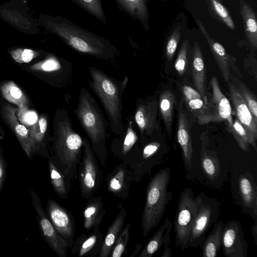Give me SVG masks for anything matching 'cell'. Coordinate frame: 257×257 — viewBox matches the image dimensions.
Wrapping results in <instances>:
<instances>
[{
  "label": "cell",
  "mask_w": 257,
  "mask_h": 257,
  "mask_svg": "<svg viewBox=\"0 0 257 257\" xmlns=\"http://www.w3.org/2000/svg\"><path fill=\"white\" fill-rule=\"evenodd\" d=\"M40 26L59 37L78 53L113 62L120 54L107 39L85 29L60 16L40 13L37 20Z\"/></svg>",
  "instance_id": "6da1fadb"
},
{
  "label": "cell",
  "mask_w": 257,
  "mask_h": 257,
  "mask_svg": "<svg viewBox=\"0 0 257 257\" xmlns=\"http://www.w3.org/2000/svg\"><path fill=\"white\" fill-rule=\"evenodd\" d=\"M53 161L69 185L77 177V170L82 155L84 138L73 128L64 108H57L53 122Z\"/></svg>",
  "instance_id": "7a4b0ae2"
},
{
  "label": "cell",
  "mask_w": 257,
  "mask_h": 257,
  "mask_svg": "<svg viewBox=\"0 0 257 257\" xmlns=\"http://www.w3.org/2000/svg\"><path fill=\"white\" fill-rule=\"evenodd\" d=\"M74 113L96 157L105 168L108 160V122L95 99L84 87L80 89Z\"/></svg>",
  "instance_id": "3957f363"
},
{
  "label": "cell",
  "mask_w": 257,
  "mask_h": 257,
  "mask_svg": "<svg viewBox=\"0 0 257 257\" xmlns=\"http://www.w3.org/2000/svg\"><path fill=\"white\" fill-rule=\"evenodd\" d=\"M88 71L91 79L88 83L105 110L110 130L115 135H119L124 128L122 113L123 96L128 78L125 76L123 80H118L93 66L89 67Z\"/></svg>",
  "instance_id": "277c9868"
},
{
  "label": "cell",
  "mask_w": 257,
  "mask_h": 257,
  "mask_svg": "<svg viewBox=\"0 0 257 257\" xmlns=\"http://www.w3.org/2000/svg\"><path fill=\"white\" fill-rule=\"evenodd\" d=\"M170 180V169L166 167L160 169L148 184L141 219L144 237H147L150 231L159 224L167 205L172 199V192L168 190Z\"/></svg>",
  "instance_id": "5b68a950"
},
{
  "label": "cell",
  "mask_w": 257,
  "mask_h": 257,
  "mask_svg": "<svg viewBox=\"0 0 257 257\" xmlns=\"http://www.w3.org/2000/svg\"><path fill=\"white\" fill-rule=\"evenodd\" d=\"M197 212L187 242L188 246L201 247L209 229L216 222L220 203L213 198L200 192L195 197Z\"/></svg>",
  "instance_id": "8992f818"
},
{
  "label": "cell",
  "mask_w": 257,
  "mask_h": 257,
  "mask_svg": "<svg viewBox=\"0 0 257 257\" xmlns=\"http://www.w3.org/2000/svg\"><path fill=\"white\" fill-rule=\"evenodd\" d=\"M197 212V203L191 188L180 193L174 223L175 244L182 250L188 248L187 242Z\"/></svg>",
  "instance_id": "52a82bcc"
},
{
  "label": "cell",
  "mask_w": 257,
  "mask_h": 257,
  "mask_svg": "<svg viewBox=\"0 0 257 257\" xmlns=\"http://www.w3.org/2000/svg\"><path fill=\"white\" fill-rule=\"evenodd\" d=\"M83 155L79 165V182L81 197L88 199L98 190L103 175L90 143L84 138Z\"/></svg>",
  "instance_id": "ba28073f"
},
{
  "label": "cell",
  "mask_w": 257,
  "mask_h": 257,
  "mask_svg": "<svg viewBox=\"0 0 257 257\" xmlns=\"http://www.w3.org/2000/svg\"><path fill=\"white\" fill-rule=\"evenodd\" d=\"M29 69L38 74L44 81L57 87L66 86L72 80L73 67L68 60L47 53L42 61L31 65Z\"/></svg>",
  "instance_id": "9c48e42d"
},
{
  "label": "cell",
  "mask_w": 257,
  "mask_h": 257,
  "mask_svg": "<svg viewBox=\"0 0 257 257\" xmlns=\"http://www.w3.org/2000/svg\"><path fill=\"white\" fill-rule=\"evenodd\" d=\"M157 135L140 143L137 155L127 164L132 170L134 182L138 183L145 175H151L152 169L162 162L166 153Z\"/></svg>",
  "instance_id": "30bf717a"
},
{
  "label": "cell",
  "mask_w": 257,
  "mask_h": 257,
  "mask_svg": "<svg viewBox=\"0 0 257 257\" xmlns=\"http://www.w3.org/2000/svg\"><path fill=\"white\" fill-rule=\"evenodd\" d=\"M28 4L20 0H9L0 5V19L26 34L39 33V24L29 12Z\"/></svg>",
  "instance_id": "8fae6325"
},
{
  "label": "cell",
  "mask_w": 257,
  "mask_h": 257,
  "mask_svg": "<svg viewBox=\"0 0 257 257\" xmlns=\"http://www.w3.org/2000/svg\"><path fill=\"white\" fill-rule=\"evenodd\" d=\"M158 107V102L154 99L137 101L132 115L139 132L140 144L158 134L160 130Z\"/></svg>",
  "instance_id": "7c38bea8"
},
{
  "label": "cell",
  "mask_w": 257,
  "mask_h": 257,
  "mask_svg": "<svg viewBox=\"0 0 257 257\" xmlns=\"http://www.w3.org/2000/svg\"><path fill=\"white\" fill-rule=\"evenodd\" d=\"M124 126L123 132L112 140L110 149L115 158L127 164L139 151L140 138L132 114Z\"/></svg>",
  "instance_id": "4fadbf2b"
},
{
  "label": "cell",
  "mask_w": 257,
  "mask_h": 257,
  "mask_svg": "<svg viewBox=\"0 0 257 257\" xmlns=\"http://www.w3.org/2000/svg\"><path fill=\"white\" fill-rule=\"evenodd\" d=\"M32 205L37 212V220L41 234L52 250L60 257H66L69 248L66 241L56 231L45 213L37 193L30 191Z\"/></svg>",
  "instance_id": "5bb4252c"
},
{
  "label": "cell",
  "mask_w": 257,
  "mask_h": 257,
  "mask_svg": "<svg viewBox=\"0 0 257 257\" xmlns=\"http://www.w3.org/2000/svg\"><path fill=\"white\" fill-rule=\"evenodd\" d=\"M211 97L208 101V110L211 122L224 121L230 133L233 124L231 106L229 100L222 92L217 78L213 76L210 81Z\"/></svg>",
  "instance_id": "9a60e30c"
},
{
  "label": "cell",
  "mask_w": 257,
  "mask_h": 257,
  "mask_svg": "<svg viewBox=\"0 0 257 257\" xmlns=\"http://www.w3.org/2000/svg\"><path fill=\"white\" fill-rule=\"evenodd\" d=\"M48 218L57 233L65 239L71 248L74 242L75 223L74 218L67 209L55 200L50 199L47 205Z\"/></svg>",
  "instance_id": "2e32d148"
},
{
  "label": "cell",
  "mask_w": 257,
  "mask_h": 257,
  "mask_svg": "<svg viewBox=\"0 0 257 257\" xmlns=\"http://www.w3.org/2000/svg\"><path fill=\"white\" fill-rule=\"evenodd\" d=\"M221 247L225 256L246 257L248 245L239 221L233 220L224 224Z\"/></svg>",
  "instance_id": "e0dca14e"
},
{
  "label": "cell",
  "mask_w": 257,
  "mask_h": 257,
  "mask_svg": "<svg viewBox=\"0 0 257 257\" xmlns=\"http://www.w3.org/2000/svg\"><path fill=\"white\" fill-rule=\"evenodd\" d=\"M189 117L182 98L178 107L177 141L181 147L184 166L188 173H193V151Z\"/></svg>",
  "instance_id": "ac0fdd59"
},
{
  "label": "cell",
  "mask_w": 257,
  "mask_h": 257,
  "mask_svg": "<svg viewBox=\"0 0 257 257\" xmlns=\"http://www.w3.org/2000/svg\"><path fill=\"white\" fill-rule=\"evenodd\" d=\"M196 22L206 39L224 80L227 83L229 82L231 77V71L233 70L240 75L239 70L235 65V58L228 54L224 47L220 43L211 38L203 24L199 19L196 20Z\"/></svg>",
  "instance_id": "d6986e66"
},
{
  "label": "cell",
  "mask_w": 257,
  "mask_h": 257,
  "mask_svg": "<svg viewBox=\"0 0 257 257\" xmlns=\"http://www.w3.org/2000/svg\"><path fill=\"white\" fill-rule=\"evenodd\" d=\"M133 182H134V177L132 170L122 162L116 165L106 178L108 191L114 197L123 199L128 198L131 184Z\"/></svg>",
  "instance_id": "ffe728a7"
},
{
  "label": "cell",
  "mask_w": 257,
  "mask_h": 257,
  "mask_svg": "<svg viewBox=\"0 0 257 257\" xmlns=\"http://www.w3.org/2000/svg\"><path fill=\"white\" fill-rule=\"evenodd\" d=\"M49 117L47 114H41L36 121L28 128L29 141L33 154H37L49 157L48 143L52 141L49 131Z\"/></svg>",
  "instance_id": "44dd1931"
},
{
  "label": "cell",
  "mask_w": 257,
  "mask_h": 257,
  "mask_svg": "<svg viewBox=\"0 0 257 257\" xmlns=\"http://www.w3.org/2000/svg\"><path fill=\"white\" fill-rule=\"evenodd\" d=\"M18 110L6 102H2L0 105V115L2 119L17 138L28 158L31 159L33 154L29 141V130L19 121L16 115Z\"/></svg>",
  "instance_id": "7402d4cb"
},
{
  "label": "cell",
  "mask_w": 257,
  "mask_h": 257,
  "mask_svg": "<svg viewBox=\"0 0 257 257\" xmlns=\"http://www.w3.org/2000/svg\"><path fill=\"white\" fill-rule=\"evenodd\" d=\"M229 92L236 118L246 130L256 151L257 123L237 88L230 84Z\"/></svg>",
  "instance_id": "603a6c76"
},
{
  "label": "cell",
  "mask_w": 257,
  "mask_h": 257,
  "mask_svg": "<svg viewBox=\"0 0 257 257\" xmlns=\"http://www.w3.org/2000/svg\"><path fill=\"white\" fill-rule=\"evenodd\" d=\"M181 91L187 110L193 115L197 122L200 124L211 122L208 98L203 97L196 89L190 86H183Z\"/></svg>",
  "instance_id": "cb8c5ba5"
},
{
  "label": "cell",
  "mask_w": 257,
  "mask_h": 257,
  "mask_svg": "<svg viewBox=\"0 0 257 257\" xmlns=\"http://www.w3.org/2000/svg\"><path fill=\"white\" fill-rule=\"evenodd\" d=\"M103 236L99 227L94 228L90 234H81L74 241L70 248L71 253L79 256H98Z\"/></svg>",
  "instance_id": "d4e9b609"
},
{
  "label": "cell",
  "mask_w": 257,
  "mask_h": 257,
  "mask_svg": "<svg viewBox=\"0 0 257 257\" xmlns=\"http://www.w3.org/2000/svg\"><path fill=\"white\" fill-rule=\"evenodd\" d=\"M238 192L242 204L256 220L257 187L253 176L249 173L241 174L238 179Z\"/></svg>",
  "instance_id": "484cf974"
},
{
  "label": "cell",
  "mask_w": 257,
  "mask_h": 257,
  "mask_svg": "<svg viewBox=\"0 0 257 257\" xmlns=\"http://www.w3.org/2000/svg\"><path fill=\"white\" fill-rule=\"evenodd\" d=\"M192 72L195 89L203 97L207 98L206 67L202 50L196 41L194 42L193 47Z\"/></svg>",
  "instance_id": "4316f807"
},
{
  "label": "cell",
  "mask_w": 257,
  "mask_h": 257,
  "mask_svg": "<svg viewBox=\"0 0 257 257\" xmlns=\"http://www.w3.org/2000/svg\"><path fill=\"white\" fill-rule=\"evenodd\" d=\"M105 214L101 196H92L87 199L83 210V227L86 230L99 227Z\"/></svg>",
  "instance_id": "83f0119b"
},
{
  "label": "cell",
  "mask_w": 257,
  "mask_h": 257,
  "mask_svg": "<svg viewBox=\"0 0 257 257\" xmlns=\"http://www.w3.org/2000/svg\"><path fill=\"white\" fill-rule=\"evenodd\" d=\"M126 215L125 209L122 208L103 236L101 248L98 256H109L115 242L123 229Z\"/></svg>",
  "instance_id": "f1b7e54d"
},
{
  "label": "cell",
  "mask_w": 257,
  "mask_h": 257,
  "mask_svg": "<svg viewBox=\"0 0 257 257\" xmlns=\"http://www.w3.org/2000/svg\"><path fill=\"white\" fill-rule=\"evenodd\" d=\"M172 228V224L170 219L166 218L162 225L148 240L139 256L152 257L163 245L165 243H169L170 234Z\"/></svg>",
  "instance_id": "f546056e"
},
{
  "label": "cell",
  "mask_w": 257,
  "mask_h": 257,
  "mask_svg": "<svg viewBox=\"0 0 257 257\" xmlns=\"http://www.w3.org/2000/svg\"><path fill=\"white\" fill-rule=\"evenodd\" d=\"M241 16L246 38L251 48H257V22L256 14L250 5L244 0H239Z\"/></svg>",
  "instance_id": "4dcf8cb0"
},
{
  "label": "cell",
  "mask_w": 257,
  "mask_h": 257,
  "mask_svg": "<svg viewBox=\"0 0 257 257\" xmlns=\"http://www.w3.org/2000/svg\"><path fill=\"white\" fill-rule=\"evenodd\" d=\"M118 8L130 16L134 20H138L145 29H149V11L147 0H115Z\"/></svg>",
  "instance_id": "1f68e13d"
},
{
  "label": "cell",
  "mask_w": 257,
  "mask_h": 257,
  "mask_svg": "<svg viewBox=\"0 0 257 257\" xmlns=\"http://www.w3.org/2000/svg\"><path fill=\"white\" fill-rule=\"evenodd\" d=\"M0 91L6 100L18 106V110L22 113L28 111L30 106L28 97L14 81L8 80L1 83Z\"/></svg>",
  "instance_id": "d6a6232c"
},
{
  "label": "cell",
  "mask_w": 257,
  "mask_h": 257,
  "mask_svg": "<svg viewBox=\"0 0 257 257\" xmlns=\"http://www.w3.org/2000/svg\"><path fill=\"white\" fill-rule=\"evenodd\" d=\"M206 138V135L202 134L201 166L207 178L211 181H214L220 173V164L216 153L207 149Z\"/></svg>",
  "instance_id": "836d02e7"
},
{
  "label": "cell",
  "mask_w": 257,
  "mask_h": 257,
  "mask_svg": "<svg viewBox=\"0 0 257 257\" xmlns=\"http://www.w3.org/2000/svg\"><path fill=\"white\" fill-rule=\"evenodd\" d=\"M224 223L217 221L213 225L212 230L206 236L201 247L202 256L215 257L219 251L222 244V236Z\"/></svg>",
  "instance_id": "e575fe53"
},
{
  "label": "cell",
  "mask_w": 257,
  "mask_h": 257,
  "mask_svg": "<svg viewBox=\"0 0 257 257\" xmlns=\"http://www.w3.org/2000/svg\"><path fill=\"white\" fill-rule=\"evenodd\" d=\"M175 102V95L170 90H164L160 94L158 104L169 137L172 134Z\"/></svg>",
  "instance_id": "d590c367"
},
{
  "label": "cell",
  "mask_w": 257,
  "mask_h": 257,
  "mask_svg": "<svg viewBox=\"0 0 257 257\" xmlns=\"http://www.w3.org/2000/svg\"><path fill=\"white\" fill-rule=\"evenodd\" d=\"M48 166L51 184L56 193L62 198H67L71 185L56 166L51 157H48Z\"/></svg>",
  "instance_id": "8d00e7d4"
},
{
  "label": "cell",
  "mask_w": 257,
  "mask_h": 257,
  "mask_svg": "<svg viewBox=\"0 0 257 257\" xmlns=\"http://www.w3.org/2000/svg\"><path fill=\"white\" fill-rule=\"evenodd\" d=\"M12 58L18 63H28L37 57H45L48 53L33 48L15 47L8 49Z\"/></svg>",
  "instance_id": "74e56055"
},
{
  "label": "cell",
  "mask_w": 257,
  "mask_h": 257,
  "mask_svg": "<svg viewBox=\"0 0 257 257\" xmlns=\"http://www.w3.org/2000/svg\"><path fill=\"white\" fill-rule=\"evenodd\" d=\"M230 133L233 135L238 145L244 152L249 150L250 145L254 148L246 130L236 118L233 119V124Z\"/></svg>",
  "instance_id": "f35d334b"
},
{
  "label": "cell",
  "mask_w": 257,
  "mask_h": 257,
  "mask_svg": "<svg viewBox=\"0 0 257 257\" xmlns=\"http://www.w3.org/2000/svg\"><path fill=\"white\" fill-rule=\"evenodd\" d=\"M71 1L102 22L106 23V18L101 0Z\"/></svg>",
  "instance_id": "ab89813d"
},
{
  "label": "cell",
  "mask_w": 257,
  "mask_h": 257,
  "mask_svg": "<svg viewBox=\"0 0 257 257\" xmlns=\"http://www.w3.org/2000/svg\"><path fill=\"white\" fill-rule=\"evenodd\" d=\"M130 225L123 228L110 252V257H121L127 253L126 247L130 238Z\"/></svg>",
  "instance_id": "60d3db41"
},
{
  "label": "cell",
  "mask_w": 257,
  "mask_h": 257,
  "mask_svg": "<svg viewBox=\"0 0 257 257\" xmlns=\"http://www.w3.org/2000/svg\"><path fill=\"white\" fill-rule=\"evenodd\" d=\"M210 6L214 14L227 27L235 29L234 22L227 9L219 0H209Z\"/></svg>",
  "instance_id": "b9f144b4"
},
{
  "label": "cell",
  "mask_w": 257,
  "mask_h": 257,
  "mask_svg": "<svg viewBox=\"0 0 257 257\" xmlns=\"http://www.w3.org/2000/svg\"><path fill=\"white\" fill-rule=\"evenodd\" d=\"M189 48V42L186 39L182 43L174 63L175 68L180 76L184 75L187 69Z\"/></svg>",
  "instance_id": "7bdbcfd3"
},
{
  "label": "cell",
  "mask_w": 257,
  "mask_h": 257,
  "mask_svg": "<svg viewBox=\"0 0 257 257\" xmlns=\"http://www.w3.org/2000/svg\"><path fill=\"white\" fill-rule=\"evenodd\" d=\"M238 91L250 111L254 121L257 123V101L255 95L242 82L239 83Z\"/></svg>",
  "instance_id": "ee69618b"
},
{
  "label": "cell",
  "mask_w": 257,
  "mask_h": 257,
  "mask_svg": "<svg viewBox=\"0 0 257 257\" xmlns=\"http://www.w3.org/2000/svg\"><path fill=\"white\" fill-rule=\"evenodd\" d=\"M180 38L181 29L180 27H177L169 37L165 47V56L169 62L172 60Z\"/></svg>",
  "instance_id": "f6af8a7d"
},
{
  "label": "cell",
  "mask_w": 257,
  "mask_h": 257,
  "mask_svg": "<svg viewBox=\"0 0 257 257\" xmlns=\"http://www.w3.org/2000/svg\"><path fill=\"white\" fill-rule=\"evenodd\" d=\"M6 177V167L3 150L0 146V191L3 188Z\"/></svg>",
  "instance_id": "bcb514c9"
},
{
  "label": "cell",
  "mask_w": 257,
  "mask_h": 257,
  "mask_svg": "<svg viewBox=\"0 0 257 257\" xmlns=\"http://www.w3.org/2000/svg\"><path fill=\"white\" fill-rule=\"evenodd\" d=\"M172 256V251L169 246V243L164 244V248L161 257H171Z\"/></svg>",
  "instance_id": "7dc6e473"
},
{
  "label": "cell",
  "mask_w": 257,
  "mask_h": 257,
  "mask_svg": "<svg viewBox=\"0 0 257 257\" xmlns=\"http://www.w3.org/2000/svg\"><path fill=\"white\" fill-rule=\"evenodd\" d=\"M254 223L251 226V232L253 237L254 241L257 244V221L254 220Z\"/></svg>",
  "instance_id": "c3c4849f"
},
{
  "label": "cell",
  "mask_w": 257,
  "mask_h": 257,
  "mask_svg": "<svg viewBox=\"0 0 257 257\" xmlns=\"http://www.w3.org/2000/svg\"><path fill=\"white\" fill-rule=\"evenodd\" d=\"M142 247V245L140 244H137L136 245L135 249L133 253L130 255V257H134L136 255V254L139 252V251L141 250Z\"/></svg>",
  "instance_id": "681fc988"
},
{
  "label": "cell",
  "mask_w": 257,
  "mask_h": 257,
  "mask_svg": "<svg viewBox=\"0 0 257 257\" xmlns=\"http://www.w3.org/2000/svg\"><path fill=\"white\" fill-rule=\"evenodd\" d=\"M5 135V132L1 125L0 124V137L2 138Z\"/></svg>",
  "instance_id": "f907efd6"
},
{
  "label": "cell",
  "mask_w": 257,
  "mask_h": 257,
  "mask_svg": "<svg viewBox=\"0 0 257 257\" xmlns=\"http://www.w3.org/2000/svg\"><path fill=\"white\" fill-rule=\"evenodd\" d=\"M20 1H21L23 2H24V3H25L28 4V2H29L30 0H20Z\"/></svg>",
  "instance_id": "816d5d0a"
},
{
  "label": "cell",
  "mask_w": 257,
  "mask_h": 257,
  "mask_svg": "<svg viewBox=\"0 0 257 257\" xmlns=\"http://www.w3.org/2000/svg\"><path fill=\"white\" fill-rule=\"evenodd\" d=\"M1 58H0V61H1Z\"/></svg>",
  "instance_id": "f5cc1de1"
}]
</instances>
